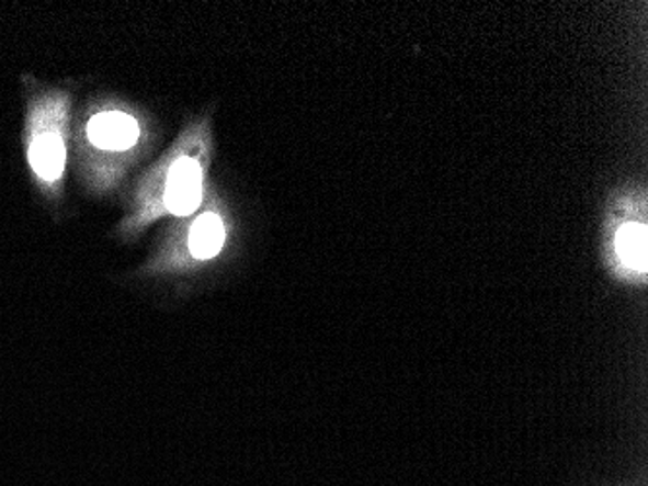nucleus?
Listing matches in <instances>:
<instances>
[{
	"instance_id": "1",
	"label": "nucleus",
	"mask_w": 648,
	"mask_h": 486,
	"mask_svg": "<svg viewBox=\"0 0 648 486\" xmlns=\"http://www.w3.org/2000/svg\"><path fill=\"white\" fill-rule=\"evenodd\" d=\"M203 199V171L201 166L183 158L179 160L169 173L168 193H166V203L173 214L193 213Z\"/></svg>"
},
{
	"instance_id": "2",
	"label": "nucleus",
	"mask_w": 648,
	"mask_h": 486,
	"mask_svg": "<svg viewBox=\"0 0 648 486\" xmlns=\"http://www.w3.org/2000/svg\"><path fill=\"white\" fill-rule=\"evenodd\" d=\"M90 138L93 145L110 150H125L135 145L138 138V125L125 113H100L90 121Z\"/></svg>"
},
{
	"instance_id": "3",
	"label": "nucleus",
	"mask_w": 648,
	"mask_h": 486,
	"mask_svg": "<svg viewBox=\"0 0 648 486\" xmlns=\"http://www.w3.org/2000/svg\"><path fill=\"white\" fill-rule=\"evenodd\" d=\"M30 160L35 173L43 180H57L65 170V145L59 135H42L34 140Z\"/></svg>"
},
{
	"instance_id": "4",
	"label": "nucleus",
	"mask_w": 648,
	"mask_h": 486,
	"mask_svg": "<svg viewBox=\"0 0 648 486\" xmlns=\"http://www.w3.org/2000/svg\"><path fill=\"white\" fill-rule=\"evenodd\" d=\"M224 244V226L216 214L198 218L191 230V251L198 259L216 256Z\"/></svg>"
},
{
	"instance_id": "5",
	"label": "nucleus",
	"mask_w": 648,
	"mask_h": 486,
	"mask_svg": "<svg viewBox=\"0 0 648 486\" xmlns=\"http://www.w3.org/2000/svg\"><path fill=\"white\" fill-rule=\"evenodd\" d=\"M617 251L632 269H647V230L639 224H627L617 236Z\"/></svg>"
}]
</instances>
